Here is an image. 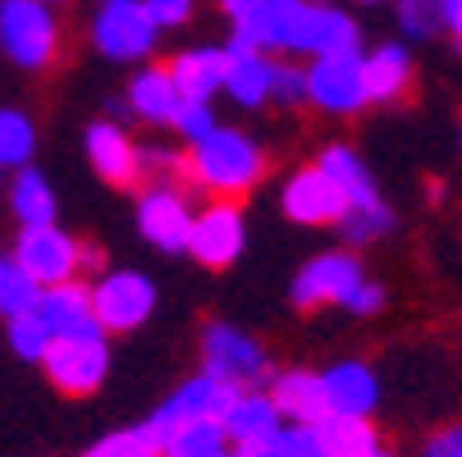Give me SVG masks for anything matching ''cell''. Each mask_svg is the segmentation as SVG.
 <instances>
[{
    "instance_id": "cell-1",
    "label": "cell",
    "mask_w": 462,
    "mask_h": 457,
    "mask_svg": "<svg viewBox=\"0 0 462 457\" xmlns=\"http://www.w3.org/2000/svg\"><path fill=\"white\" fill-rule=\"evenodd\" d=\"M234 37L289 59H316V55H339L362 50V28L348 10L329 0H271L234 23Z\"/></svg>"
},
{
    "instance_id": "cell-2",
    "label": "cell",
    "mask_w": 462,
    "mask_h": 457,
    "mask_svg": "<svg viewBox=\"0 0 462 457\" xmlns=\"http://www.w3.org/2000/svg\"><path fill=\"white\" fill-rule=\"evenodd\" d=\"M266 169H271L266 147H261L252 133H243V128L216 123L202 142L183 147V174L220 202H238V197H247V192H256L261 178H266Z\"/></svg>"
},
{
    "instance_id": "cell-3",
    "label": "cell",
    "mask_w": 462,
    "mask_h": 457,
    "mask_svg": "<svg viewBox=\"0 0 462 457\" xmlns=\"http://www.w3.org/2000/svg\"><path fill=\"white\" fill-rule=\"evenodd\" d=\"M0 50L28 74L51 69L60 55L55 10L42 5V0H0Z\"/></svg>"
},
{
    "instance_id": "cell-4",
    "label": "cell",
    "mask_w": 462,
    "mask_h": 457,
    "mask_svg": "<svg viewBox=\"0 0 462 457\" xmlns=\"http://www.w3.org/2000/svg\"><path fill=\"white\" fill-rule=\"evenodd\" d=\"M197 352H202V370L234 384V388H261L271 384L275 366H271V352L261 348L247 330H238V324L229 320H211L202 330V343H197Z\"/></svg>"
},
{
    "instance_id": "cell-5",
    "label": "cell",
    "mask_w": 462,
    "mask_h": 457,
    "mask_svg": "<svg viewBox=\"0 0 462 457\" xmlns=\"http://www.w3.org/2000/svg\"><path fill=\"white\" fill-rule=\"evenodd\" d=\"M88 37H92L97 55H106L115 64H138L156 50L161 28L152 23L143 0H101L88 23Z\"/></svg>"
},
{
    "instance_id": "cell-6",
    "label": "cell",
    "mask_w": 462,
    "mask_h": 457,
    "mask_svg": "<svg viewBox=\"0 0 462 457\" xmlns=\"http://www.w3.org/2000/svg\"><path fill=\"white\" fill-rule=\"evenodd\" d=\"M307 105L329 119H353L371 105L366 74H362V50L339 55H316L307 59Z\"/></svg>"
},
{
    "instance_id": "cell-7",
    "label": "cell",
    "mask_w": 462,
    "mask_h": 457,
    "mask_svg": "<svg viewBox=\"0 0 462 457\" xmlns=\"http://www.w3.org/2000/svg\"><path fill=\"white\" fill-rule=\"evenodd\" d=\"M37 366L46 370V379L60 394L88 398L110 375V343H106V334H60V339H51V348Z\"/></svg>"
},
{
    "instance_id": "cell-8",
    "label": "cell",
    "mask_w": 462,
    "mask_h": 457,
    "mask_svg": "<svg viewBox=\"0 0 462 457\" xmlns=\"http://www.w3.org/2000/svg\"><path fill=\"white\" fill-rule=\"evenodd\" d=\"M234 394H238L234 384H225V379H216V375H207V370H197V375H188L183 384H174V394H165V403H161L143 425L152 430V439H156V448H161V439H170V434L183 430V425L220 421L225 407L234 403Z\"/></svg>"
},
{
    "instance_id": "cell-9",
    "label": "cell",
    "mask_w": 462,
    "mask_h": 457,
    "mask_svg": "<svg viewBox=\"0 0 462 457\" xmlns=\"http://www.w3.org/2000/svg\"><path fill=\"white\" fill-rule=\"evenodd\" d=\"M366 279L362 260L348 247H329L316 251L311 260H302V270L289 284V302L298 311H316V306H344L353 297V288Z\"/></svg>"
},
{
    "instance_id": "cell-10",
    "label": "cell",
    "mask_w": 462,
    "mask_h": 457,
    "mask_svg": "<svg viewBox=\"0 0 462 457\" xmlns=\"http://www.w3.org/2000/svg\"><path fill=\"white\" fill-rule=\"evenodd\" d=\"M156 311V284L143 270H106L92 284V315L101 334H128L143 330Z\"/></svg>"
},
{
    "instance_id": "cell-11",
    "label": "cell",
    "mask_w": 462,
    "mask_h": 457,
    "mask_svg": "<svg viewBox=\"0 0 462 457\" xmlns=\"http://www.w3.org/2000/svg\"><path fill=\"white\" fill-rule=\"evenodd\" d=\"M10 260H14L19 270H28L42 288L69 284L83 270V242L74 233H64L60 224H37V229H23L19 233Z\"/></svg>"
},
{
    "instance_id": "cell-12",
    "label": "cell",
    "mask_w": 462,
    "mask_h": 457,
    "mask_svg": "<svg viewBox=\"0 0 462 457\" xmlns=\"http://www.w3.org/2000/svg\"><path fill=\"white\" fill-rule=\"evenodd\" d=\"M247 247V224H243V211L238 202H207L202 211H192V229H188V256L202 260L207 270H225L243 256Z\"/></svg>"
},
{
    "instance_id": "cell-13",
    "label": "cell",
    "mask_w": 462,
    "mask_h": 457,
    "mask_svg": "<svg viewBox=\"0 0 462 457\" xmlns=\"http://www.w3.org/2000/svg\"><path fill=\"white\" fill-rule=\"evenodd\" d=\"M280 206H284V215H289L293 224H302V229H325V224H339V220H344L348 197L339 192V183L311 160V165H302V169H293V174L284 178Z\"/></svg>"
},
{
    "instance_id": "cell-14",
    "label": "cell",
    "mask_w": 462,
    "mask_h": 457,
    "mask_svg": "<svg viewBox=\"0 0 462 457\" xmlns=\"http://www.w3.org/2000/svg\"><path fill=\"white\" fill-rule=\"evenodd\" d=\"M192 229V202L174 183H152L138 197V233L161 251H183Z\"/></svg>"
},
{
    "instance_id": "cell-15",
    "label": "cell",
    "mask_w": 462,
    "mask_h": 457,
    "mask_svg": "<svg viewBox=\"0 0 462 457\" xmlns=\"http://www.w3.org/2000/svg\"><path fill=\"white\" fill-rule=\"evenodd\" d=\"M320 394H325V412L371 416L380 407V375L362 357H344L320 370Z\"/></svg>"
},
{
    "instance_id": "cell-16",
    "label": "cell",
    "mask_w": 462,
    "mask_h": 457,
    "mask_svg": "<svg viewBox=\"0 0 462 457\" xmlns=\"http://www.w3.org/2000/svg\"><path fill=\"white\" fill-rule=\"evenodd\" d=\"M88 160L92 169L110 183V187H134L143 178V160H138V142L128 138V128L115 119H97L88 133H83Z\"/></svg>"
},
{
    "instance_id": "cell-17",
    "label": "cell",
    "mask_w": 462,
    "mask_h": 457,
    "mask_svg": "<svg viewBox=\"0 0 462 457\" xmlns=\"http://www.w3.org/2000/svg\"><path fill=\"white\" fill-rule=\"evenodd\" d=\"M225 96L243 110H261L271 105V69H275V55L256 50L247 41H229L225 46Z\"/></svg>"
},
{
    "instance_id": "cell-18",
    "label": "cell",
    "mask_w": 462,
    "mask_h": 457,
    "mask_svg": "<svg viewBox=\"0 0 462 457\" xmlns=\"http://www.w3.org/2000/svg\"><path fill=\"white\" fill-rule=\"evenodd\" d=\"M280 425H284V416L271 403L266 388H238L234 403L220 416V430H225V439L234 448H261V443H271L280 434Z\"/></svg>"
},
{
    "instance_id": "cell-19",
    "label": "cell",
    "mask_w": 462,
    "mask_h": 457,
    "mask_svg": "<svg viewBox=\"0 0 462 457\" xmlns=\"http://www.w3.org/2000/svg\"><path fill=\"white\" fill-rule=\"evenodd\" d=\"M362 74H366L371 105H399L417 83V64L403 41H380L375 50L362 55Z\"/></svg>"
},
{
    "instance_id": "cell-20",
    "label": "cell",
    "mask_w": 462,
    "mask_h": 457,
    "mask_svg": "<svg viewBox=\"0 0 462 457\" xmlns=\"http://www.w3.org/2000/svg\"><path fill=\"white\" fill-rule=\"evenodd\" d=\"M32 311L51 330V339H60V334H101V324L92 315V288L79 284V279L42 288V297H37Z\"/></svg>"
},
{
    "instance_id": "cell-21",
    "label": "cell",
    "mask_w": 462,
    "mask_h": 457,
    "mask_svg": "<svg viewBox=\"0 0 462 457\" xmlns=\"http://www.w3.org/2000/svg\"><path fill=\"white\" fill-rule=\"evenodd\" d=\"M225 46H188L179 50L165 69L183 101H216L225 92Z\"/></svg>"
},
{
    "instance_id": "cell-22",
    "label": "cell",
    "mask_w": 462,
    "mask_h": 457,
    "mask_svg": "<svg viewBox=\"0 0 462 457\" xmlns=\"http://www.w3.org/2000/svg\"><path fill=\"white\" fill-rule=\"evenodd\" d=\"M128 110H134V119L152 123V128H170L174 114H179V87L170 78V69H161V64H143V69L128 78Z\"/></svg>"
},
{
    "instance_id": "cell-23",
    "label": "cell",
    "mask_w": 462,
    "mask_h": 457,
    "mask_svg": "<svg viewBox=\"0 0 462 457\" xmlns=\"http://www.w3.org/2000/svg\"><path fill=\"white\" fill-rule=\"evenodd\" d=\"M271 403L280 407L284 421L293 425H316L325 416V394H320V370H280L271 375Z\"/></svg>"
},
{
    "instance_id": "cell-24",
    "label": "cell",
    "mask_w": 462,
    "mask_h": 457,
    "mask_svg": "<svg viewBox=\"0 0 462 457\" xmlns=\"http://www.w3.org/2000/svg\"><path fill=\"white\" fill-rule=\"evenodd\" d=\"M316 165L339 183V192L348 197V206H371V202H380V187H375L371 165H366L348 142H329V147L316 156Z\"/></svg>"
},
{
    "instance_id": "cell-25",
    "label": "cell",
    "mask_w": 462,
    "mask_h": 457,
    "mask_svg": "<svg viewBox=\"0 0 462 457\" xmlns=\"http://www.w3.org/2000/svg\"><path fill=\"white\" fill-rule=\"evenodd\" d=\"M311 430H316L325 457H371V452L380 448V434H375L371 416H339V412H325Z\"/></svg>"
},
{
    "instance_id": "cell-26",
    "label": "cell",
    "mask_w": 462,
    "mask_h": 457,
    "mask_svg": "<svg viewBox=\"0 0 462 457\" xmlns=\"http://www.w3.org/2000/svg\"><path fill=\"white\" fill-rule=\"evenodd\" d=\"M10 211L23 229H37V224H55V192L51 183L37 174V169H19L14 183H10Z\"/></svg>"
},
{
    "instance_id": "cell-27",
    "label": "cell",
    "mask_w": 462,
    "mask_h": 457,
    "mask_svg": "<svg viewBox=\"0 0 462 457\" xmlns=\"http://www.w3.org/2000/svg\"><path fill=\"white\" fill-rule=\"evenodd\" d=\"M234 443L225 439L220 421H197L174 430L170 439H161V457H229Z\"/></svg>"
},
{
    "instance_id": "cell-28",
    "label": "cell",
    "mask_w": 462,
    "mask_h": 457,
    "mask_svg": "<svg viewBox=\"0 0 462 457\" xmlns=\"http://www.w3.org/2000/svg\"><path fill=\"white\" fill-rule=\"evenodd\" d=\"M37 151V128L23 110H0V169H23Z\"/></svg>"
},
{
    "instance_id": "cell-29",
    "label": "cell",
    "mask_w": 462,
    "mask_h": 457,
    "mask_svg": "<svg viewBox=\"0 0 462 457\" xmlns=\"http://www.w3.org/2000/svg\"><path fill=\"white\" fill-rule=\"evenodd\" d=\"M339 233H344V242L348 247H371V242H380L389 229H393V211H389V202L380 197V202H371V206H348L344 211V220L335 224Z\"/></svg>"
},
{
    "instance_id": "cell-30",
    "label": "cell",
    "mask_w": 462,
    "mask_h": 457,
    "mask_svg": "<svg viewBox=\"0 0 462 457\" xmlns=\"http://www.w3.org/2000/svg\"><path fill=\"white\" fill-rule=\"evenodd\" d=\"M37 297H42V284L5 256V266H0V315H5V320L28 315L37 306Z\"/></svg>"
},
{
    "instance_id": "cell-31",
    "label": "cell",
    "mask_w": 462,
    "mask_h": 457,
    "mask_svg": "<svg viewBox=\"0 0 462 457\" xmlns=\"http://www.w3.org/2000/svg\"><path fill=\"white\" fill-rule=\"evenodd\" d=\"M79 457H161V448H156L147 425H134V430H110L106 439H97Z\"/></svg>"
},
{
    "instance_id": "cell-32",
    "label": "cell",
    "mask_w": 462,
    "mask_h": 457,
    "mask_svg": "<svg viewBox=\"0 0 462 457\" xmlns=\"http://www.w3.org/2000/svg\"><path fill=\"white\" fill-rule=\"evenodd\" d=\"M393 5V23L408 41H426L439 32V0H389Z\"/></svg>"
},
{
    "instance_id": "cell-33",
    "label": "cell",
    "mask_w": 462,
    "mask_h": 457,
    "mask_svg": "<svg viewBox=\"0 0 462 457\" xmlns=\"http://www.w3.org/2000/svg\"><path fill=\"white\" fill-rule=\"evenodd\" d=\"M271 101L284 105V110L307 105V64H298V59H289V55H275V69H271Z\"/></svg>"
},
{
    "instance_id": "cell-34",
    "label": "cell",
    "mask_w": 462,
    "mask_h": 457,
    "mask_svg": "<svg viewBox=\"0 0 462 457\" xmlns=\"http://www.w3.org/2000/svg\"><path fill=\"white\" fill-rule=\"evenodd\" d=\"M252 452H256V457H325L316 430H311V425H293V421H284L271 443H261V448H252Z\"/></svg>"
},
{
    "instance_id": "cell-35",
    "label": "cell",
    "mask_w": 462,
    "mask_h": 457,
    "mask_svg": "<svg viewBox=\"0 0 462 457\" xmlns=\"http://www.w3.org/2000/svg\"><path fill=\"white\" fill-rule=\"evenodd\" d=\"M10 348H14L23 361H42V357H46V348H51V330L37 320V311L10 320Z\"/></svg>"
},
{
    "instance_id": "cell-36",
    "label": "cell",
    "mask_w": 462,
    "mask_h": 457,
    "mask_svg": "<svg viewBox=\"0 0 462 457\" xmlns=\"http://www.w3.org/2000/svg\"><path fill=\"white\" fill-rule=\"evenodd\" d=\"M170 128H174L183 142H202L211 128H216V110H211V101H179V114H174Z\"/></svg>"
},
{
    "instance_id": "cell-37",
    "label": "cell",
    "mask_w": 462,
    "mask_h": 457,
    "mask_svg": "<svg viewBox=\"0 0 462 457\" xmlns=\"http://www.w3.org/2000/svg\"><path fill=\"white\" fill-rule=\"evenodd\" d=\"M138 160H143V174H152L156 183H170L174 174H183V151L179 147H161V142H138Z\"/></svg>"
},
{
    "instance_id": "cell-38",
    "label": "cell",
    "mask_w": 462,
    "mask_h": 457,
    "mask_svg": "<svg viewBox=\"0 0 462 457\" xmlns=\"http://www.w3.org/2000/svg\"><path fill=\"white\" fill-rule=\"evenodd\" d=\"M143 5H147V14L161 32H174L197 14V0H143Z\"/></svg>"
},
{
    "instance_id": "cell-39",
    "label": "cell",
    "mask_w": 462,
    "mask_h": 457,
    "mask_svg": "<svg viewBox=\"0 0 462 457\" xmlns=\"http://www.w3.org/2000/svg\"><path fill=\"white\" fill-rule=\"evenodd\" d=\"M421 457H462V421L439 425V430L426 439V452H421Z\"/></svg>"
},
{
    "instance_id": "cell-40",
    "label": "cell",
    "mask_w": 462,
    "mask_h": 457,
    "mask_svg": "<svg viewBox=\"0 0 462 457\" xmlns=\"http://www.w3.org/2000/svg\"><path fill=\"white\" fill-rule=\"evenodd\" d=\"M380 306H384V284H375V279H362L353 288V297L344 302V311H353V315H375Z\"/></svg>"
},
{
    "instance_id": "cell-41",
    "label": "cell",
    "mask_w": 462,
    "mask_h": 457,
    "mask_svg": "<svg viewBox=\"0 0 462 457\" xmlns=\"http://www.w3.org/2000/svg\"><path fill=\"white\" fill-rule=\"evenodd\" d=\"M439 32H448L453 50L462 55V0H439Z\"/></svg>"
},
{
    "instance_id": "cell-42",
    "label": "cell",
    "mask_w": 462,
    "mask_h": 457,
    "mask_svg": "<svg viewBox=\"0 0 462 457\" xmlns=\"http://www.w3.org/2000/svg\"><path fill=\"white\" fill-rule=\"evenodd\" d=\"M261 5H271V0H220V10H225V19H229V23L247 19V14H252V10H261Z\"/></svg>"
},
{
    "instance_id": "cell-43",
    "label": "cell",
    "mask_w": 462,
    "mask_h": 457,
    "mask_svg": "<svg viewBox=\"0 0 462 457\" xmlns=\"http://www.w3.org/2000/svg\"><path fill=\"white\" fill-rule=\"evenodd\" d=\"M101 266H106L101 247H83V270H101Z\"/></svg>"
},
{
    "instance_id": "cell-44",
    "label": "cell",
    "mask_w": 462,
    "mask_h": 457,
    "mask_svg": "<svg viewBox=\"0 0 462 457\" xmlns=\"http://www.w3.org/2000/svg\"><path fill=\"white\" fill-rule=\"evenodd\" d=\"M229 457H256V452H252V448H234Z\"/></svg>"
},
{
    "instance_id": "cell-45",
    "label": "cell",
    "mask_w": 462,
    "mask_h": 457,
    "mask_svg": "<svg viewBox=\"0 0 462 457\" xmlns=\"http://www.w3.org/2000/svg\"><path fill=\"white\" fill-rule=\"evenodd\" d=\"M371 457H399V452H389V448H375V452H371Z\"/></svg>"
},
{
    "instance_id": "cell-46",
    "label": "cell",
    "mask_w": 462,
    "mask_h": 457,
    "mask_svg": "<svg viewBox=\"0 0 462 457\" xmlns=\"http://www.w3.org/2000/svg\"><path fill=\"white\" fill-rule=\"evenodd\" d=\"M357 5H384V0H357Z\"/></svg>"
},
{
    "instance_id": "cell-47",
    "label": "cell",
    "mask_w": 462,
    "mask_h": 457,
    "mask_svg": "<svg viewBox=\"0 0 462 457\" xmlns=\"http://www.w3.org/2000/svg\"><path fill=\"white\" fill-rule=\"evenodd\" d=\"M42 5H51V10H55V5H64V0H42Z\"/></svg>"
},
{
    "instance_id": "cell-48",
    "label": "cell",
    "mask_w": 462,
    "mask_h": 457,
    "mask_svg": "<svg viewBox=\"0 0 462 457\" xmlns=\"http://www.w3.org/2000/svg\"><path fill=\"white\" fill-rule=\"evenodd\" d=\"M0 266H5V256H0Z\"/></svg>"
},
{
    "instance_id": "cell-49",
    "label": "cell",
    "mask_w": 462,
    "mask_h": 457,
    "mask_svg": "<svg viewBox=\"0 0 462 457\" xmlns=\"http://www.w3.org/2000/svg\"><path fill=\"white\" fill-rule=\"evenodd\" d=\"M457 138H462V133H457Z\"/></svg>"
}]
</instances>
